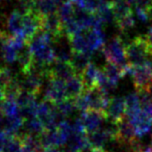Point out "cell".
<instances>
[{
  "mask_svg": "<svg viewBox=\"0 0 152 152\" xmlns=\"http://www.w3.org/2000/svg\"><path fill=\"white\" fill-rule=\"evenodd\" d=\"M53 37L49 32L41 30L29 42V49L34 59V65L41 69H49L56 61V54L53 46Z\"/></svg>",
  "mask_w": 152,
  "mask_h": 152,
  "instance_id": "cell-1",
  "label": "cell"
},
{
  "mask_svg": "<svg viewBox=\"0 0 152 152\" xmlns=\"http://www.w3.org/2000/svg\"><path fill=\"white\" fill-rule=\"evenodd\" d=\"M110 96L98 87L85 89L83 94L75 100L78 111L82 112L96 110L106 112Z\"/></svg>",
  "mask_w": 152,
  "mask_h": 152,
  "instance_id": "cell-2",
  "label": "cell"
},
{
  "mask_svg": "<svg viewBox=\"0 0 152 152\" xmlns=\"http://www.w3.org/2000/svg\"><path fill=\"white\" fill-rule=\"evenodd\" d=\"M102 53L108 63H111L119 66L126 74L130 73L131 66L126 57V45L119 36H115L109 43L103 46Z\"/></svg>",
  "mask_w": 152,
  "mask_h": 152,
  "instance_id": "cell-3",
  "label": "cell"
},
{
  "mask_svg": "<svg viewBox=\"0 0 152 152\" xmlns=\"http://www.w3.org/2000/svg\"><path fill=\"white\" fill-rule=\"evenodd\" d=\"M126 57L129 65L136 66L149 61L152 52L145 36H138L126 45Z\"/></svg>",
  "mask_w": 152,
  "mask_h": 152,
  "instance_id": "cell-4",
  "label": "cell"
},
{
  "mask_svg": "<svg viewBox=\"0 0 152 152\" xmlns=\"http://www.w3.org/2000/svg\"><path fill=\"white\" fill-rule=\"evenodd\" d=\"M137 91H149L152 88V62L132 66L130 73Z\"/></svg>",
  "mask_w": 152,
  "mask_h": 152,
  "instance_id": "cell-5",
  "label": "cell"
},
{
  "mask_svg": "<svg viewBox=\"0 0 152 152\" xmlns=\"http://www.w3.org/2000/svg\"><path fill=\"white\" fill-rule=\"evenodd\" d=\"M115 141L118 145L127 146L128 150L139 142V138L135 128L127 117L115 124Z\"/></svg>",
  "mask_w": 152,
  "mask_h": 152,
  "instance_id": "cell-6",
  "label": "cell"
},
{
  "mask_svg": "<svg viewBox=\"0 0 152 152\" xmlns=\"http://www.w3.org/2000/svg\"><path fill=\"white\" fill-rule=\"evenodd\" d=\"M44 91V99L53 104H58L67 99L65 81L54 77H49Z\"/></svg>",
  "mask_w": 152,
  "mask_h": 152,
  "instance_id": "cell-7",
  "label": "cell"
},
{
  "mask_svg": "<svg viewBox=\"0 0 152 152\" xmlns=\"http://www.w3.org/2000/svg\"><path fill=\"white\" fill-rule=\"evenodd\" d=\"M78 118L79 122L82 123L86 134L98 130L99 128L102 127L103 123L108 121L106 112L96 110H88L82 112Z\"/></svg>",
  "mask_w": 152,
  "mask_h": 152,
  "instance_id": "cell-8",
  "label": "cell"
},
{
  "mask_svg": "<svg viewBox=\"0 0 152 152\" xmlns=\"http://www.w3.org/2000/svg\"><path fill=\"white\" fill-rule=\"evenodd\" d=\"M106 115L108 121L113 124H117L127 117V109L125 97L113 96L110 97V102L108 104Z\"/></svg>",
  "mask_w": 152,
  "mask_h": 152,
  "instance_id": "cell-9",
  "label": "cell"
},
{
  "mask_svg": "<svg viewBox=\"0 0 152 152\" xmlns=\"http://www.w3.org/2000/svg\"><path fill=\"white\" fill-rule=\"evenodd\" d=\"M42 30L49 32L53 39L65 34L62 21L56 13L42 15Z\"/></svg>",
  "mask_w": 152,
  "mask_h": 152,
  "instance_id": "cell-10",
  "label": "cell"
},
{
  "mask_svg": "<svg viewBox=\"0 0 152 152\" xmlns=\"http://www.w3.org/2000/svg\"><path fill=\"white\" fill-rule=\"evenodd\" d=\"M75 75L78 74L76 73L71 62H62L56 60L49 67V77H54L67 81Z\"/></svg>",
  "mask_w": 152,
  "mask_h": 152,
  "instance_id": "cell-11",
  "label": "cell"
},
{
  "mask_svg": "<svg viewBox=\"0 0 152 152\" xmlns=\"http://www.w3.org/2000/svg\"><path fill=\"white\" fill-rule=\"evenodd\" d=\"M134 126L139 139L149 134L152 130V119L142 110L133 117L127 118Z\"/></svg>",
  "mask_w": 152,
  "mask_h": 152,
  "instance_id": "cell-12",
  "label": "cell"
},
{
  "mask_svg": "<svg viewBox=\"0 0 152 152\" xmlns=\"http://www.w3.org/2000/svg\"><path fill=\"white\" fill-rule=\"evenodd\" d=\"M65 88L67 98L74 101L81 96L85 90V83L81 75H75L65 81Z\"/></svg>",
  "mask_w": 152,
  "mask_h": 152,
  "instance_id": "cell-13",
  "label": "cell"
},
{
  "mask_svg": "<svg viewBox=\"0 0 152 152\" xmlns=\"http://www.w3.org/2000/svg\"><path fill=\"white\" fill-rule=\"evenodd\" d=\"M8 32L13 37L21 38L26 41L25 36L22 32V11H14L9 18H7L6 22Z\"/></svg>",
  "mask_w": 152,
  "mask_h": 152,
  "instance_id": "cell-14",
  "label": "cell"
},
{
  "mask_svg": "<svg viewBox=\"0 0 152 152\" xmlns=\"http://www.w3.org/2000/svg\"><path fill=\"white\" fill-rule=\"evenodd\" d=\"M100 72H101V69L95 64L91 62L82 74V78L83 80V83H85V89H91V88L97 87Z\"/></svg>",
  "mask_w": 152,
  "mask_h": 152,
  "instance_id": "cell-15",
  "label": "cell"
},
{
  "mask_svg": "<svg viewBox=\"0 0 152 152\" xmlns=\"http://www.w3.org/2000/svg\"><path fill=\"white\" fill-rule=\"evenodd\" d=\"M92 55L86 53H74L73 57L71 59V64L73 66L76 73L81 75L83 73V71L86 69V67L89 66L91 63Z\"/></svg>",
  "mask_w": 152,
  "mask_h": 152,
  "instance_id": "cell-16",
  "label": "cell"
},
{
  "mask_svg": "<svg viewBox=\"0 0 152 152\" xmlns=\"http://www.w3.org/2000/svg\"><path fill=\"white\" fill-rule=\"evenodd\" d=\"M62 0H36V12L40 15H46L56 13L61 5Z\"/></svg>",
  "mask_w": 152,
  "mask_h": 152,
  "instance_id": "cell-17",
  "label": "cell"
},
{
  "mask_svg": "<svg viewBox=\"0 0 152 152\" xmlns=\"http://www.w3.org/2000/svg\"><path fill=\"white\" fill-rule=\"evenodd\" d=\"M125 102H126V109H127V118L133 117L136 114L139 113L142 109V102L139 98V94L137 93H129L125 96Z\"/></svg>",
  "mask_w": 152,
  "mask_h": 152,
  "instance_id": "cell-18",
  "label": "cell"
},
{
  "mask_svg": "<svg viewBox=\"0 0 152 152\" xmlns=\"http://www.w3.org/2000/svg\"><path fill=\"white\" fill-rule=\"evenodd\" d=\"M102 70L104 71V73L107 76V78L110 80V82H113L115 85H118L119 81L125 76V72L122 69H120L119 66H117L114 64L111 63H106L104 65Z\"/></svg>",
  "mask_w": 152,
  "mask_h": 152,
  "instance_id": "cell-19",
  "label": "cell"
},
{
  "mask_svg": "<svg viewBox=\"0 0 152 152\" xmlns=\"http://www.w3.org/2000/svg\"><path fill=\"white\" fill-rule=\"evenodd\" d=\"M23 127L25 128V134L36 136V137H40L46 131L44 123L37 117L25 119L24 126Z\"/></svg>",
  "mask_w": 152,
  "mask_h": 152,
  "instance_id": "cell-20",
  "label": "cell"
},
{
  "mask_svg": "<svg viewBox=\"0 0 152 152\" xmlns=\"http://www.w3.org/2000/svg\"><path fill=\"white\" fill-rule=\"evenodd\" d=\"M96 14H97L100 20H101L103 26L106 24H110L111 22H114L113 4H111L110 1H107L101 8H100Z\"/></svg>",
  "mask_w": 152,
  "mask_h": 152,
  "instance_id": "cell-21",
  "label": "cell"
},
{
  "mask_svg": "<svg viewBox=\"0 0 152 152\" xmlns=\"http://www.w3.org/2000/svg\"><path fill=\"white\" fill-rule=\"evenodd\" d=\"M75 7H74V4L72 3L69 0H66L65 2H63L59 9L57 11V14L60 18L61 21H62V24L66 23L67 21L71 20L72 18H74L75 15Z\"/></svg>",
  "mask_w": 152,
  "mask_h": 152,
  "instance_id": "cell-22",
  "label": "cell"
},
{
  "mask_svg": "<svg viewBox=\"0 0 152 152\" xmlns=\"http://www.w3.org/2000/svg\"><path fill=\"white\" fill-rule=\"evenodd\" d=\"M9 39L1 45V53L4 61L8 64H13L14 62L18 61L19 52L14 48L9 42Z\"/></svg>",
  "mask_w": 152,
  "mask_h": 152,
  "instance_id": "cell-23",
  "label": "cell"
},
{
  "mask_svg": "<svg viewBox=\"0 0 152 152\" xmlns=\"http://www.w3.org/2000/svg\"><path fill=\"white\" fill-rule=\"evenodd\" d=\"M56 109L59 112L64 118H66L72 115L75 111H78L77 107H76V103L74 100H71V99H65L62 102L56 104Z\"/></svg>",
  "mask_w": 152,
  "mask_h": 152,
  "instance_id": "cell-24",
  "label": "cell"
},
{
  "mask_svg": "<svg viewBox=\"0 0 152 152\" xmlns=\"http://www.w3.org/2000/svg\"><path fill=\"white\" fill-rule=\"evenodd\" d=\"M2 152H23V145L21 136L14 135L4 145Z\"/></svg>",
  "mask_w": 152,
  "mask_h": 152,
  "instance_id": "cell-25",
  "label": "cell"
},
{
  "mask_svg": "<svg viewBox=\"0 0 152 152\" xmlns=\"http://www.w3.org/2000/svg\"><path fill=\"white\" fill-rule=\"evenodd\" d=\"M114 23H115V25L117 26L118 29L120 30V32H122V33L123 32H127L135 26L136 17L133 12H132L129 15H127L126 17H124L123 18L119 19L117 21H115Z\"/></svg>",
  "mask_w": 152,
  "mask_h": 152,
  "instance_id": "cell-26",
  "label": "cell"
},
{
  "mask_svg": "<svg viewBox=\"0 0 152 152\" xmlns=\"http://www.w3.org/2000/svg\"><path fill=\"white\" fill-rule=\"evenodd\" d=\"M135 10H136V17L138 18L139 20H141L142 22H147L150 19L152 10L139 8V7H136Z\"/></svg>",
  "mask_w": 152,
  "mask_h": 152,
  "instance_id": "cell-27",
  "label": "cell"
},
{
  "mask_svg": "<svg viewBox=\"0 0 152 152\" xmlns=\"http://www.w3.org/2000/svg\"><path fill=\"white\" fill-rule=\"evenodd\" d=\"M145 38L146 39L147 43H148V45L151 49V52H152V25H150L148 27V29L146 31V34L145 36Z\"/></svg>",
  "mask_w": 152,
  "mask_h": 152,
  "instance_id": "cell-28",
  "label": "cell"
},
{
  "mask_svg": "<svg viewBox=\"0 0 152 152\" xmlns=\"http://www.w3.org/2000/svg\"><path fill=\"white\" fill-rule=\"evenodd\" d=\"M69 1H71L72 3L74 4V5H76V6L79 7V8H82V9H83V8H85V0H69Z\"/></svg>",
  "mask_w": 152,
  "mask_h": 152,
  "instance_id": "cell-29",
  "label": "cell"
},
{
  "mask_svg": "<svg viewBox=\"0 0 152 152\" xmlns=\"http://www.w3.org/2000/svg\"><path fill=\"white\" fill-rule=\"evenodd\" d=\"M4 101H5V93H4L3 88L0 87V109L2 108Z\"/></svg>",
  "mask_w": 152,
  "mask_h": 152,
  "instance_id": "cell-30",
  "label": "cell"
},
{
  "mask_svg": "<svg viewBox=\"0 0 152 152\" xmlns=\"http://www.w3.org/2000/svg\"><path fill=\"white\" fill-rule=\"evenodd\" d=\"M79 152H105V151H99V150H96L94 148H91L90 146H87V147H85V149H82V151H79Z\"/></svg>",
  "mask_w": 152,
  "mask_h": 152,
  "instance_id": "cell-31",
  "label": "cell"
},
{
  "mask_svg": "<svg viewBox=\"0 0 152 152\" xmlns=\"http://www.w3.org/2000/svg\"><path fill=\"white\" fill-rule=\"evenodd\" d=\"M43 152H63L59 148H45L43 150Z\"/></svg>",
  "mask_w": 152,
  "mask_h": 152,
  "instance_id": "cell-32",
  "label": "cell"
},
{
  "mask_svg": "<svg viewBox=\"0 0 152 152\" xmlns=\"http://www.w3.org/2000/svg\"><path fill=\"white\" fill-rule=\"evenodd\" d=\"M138 0H127V2L130 4V5H136Z\"/></svg>",
  "mask_w": 152,
  "mask_h": 152,
  "instance_id": "cell-33",
  "label": "cell"
},
{
  "mask_svg": "<svg viewBox=\"0 0 152 152\" xmlns=\"http://www.w3.org/2000/svg\"><path fill=\"white\" fill-rule=\"evenodd\" d=\"M4 118V115H3V113H2V111L1 109H0V124H1V122H2V119Z\"/></svg>",
  "mask_w": 152,
  "mask_h": 152,
  "instance_id": "cell-34",
  "label": "cell"
},
{
  "mask_svg": "<svg viewBox=\"0 0 152 152\" xmlns=\"http://www.w3.org/2000/svg\"><path fill=\"white\" fill-rule=\"evenodd\" d=\"M149 94H150V97H151V99H152V88H151L150 91H149Z\"/></svg>",
  "mask_w": 152,
  "mask_h": 152,
  "instance_id": "cell-35",
  "label": "cell"
},
{
  "mask_svg": "<svg viewBox=\"0 0 152 152\" xmlns=\"http://www.w3.org/2000/svg\"><path fill=\"white\" fill-rule=\"evenodd\" d=\"M111 2H118V1H122V0H110Z\"/></svg>",
  "mask_w": 152,
  "mask_h": 152,
  "instance_id": "cell-36",
  "label": "cell"
},
{
  "mask_svg": "<svg viewBox=\"0 0 152 152\" xmlns=\"http://www.w3.org/2000/svg\"><path fill=\"white\" fill-rule=\"evenodd\" d=\"M4 1H6V0H0V3H1V2H4Z\"/></svg>",
  "mask_w": 152,
  "mask_h": 152,
  "instance_id": "cell-37",
  "label": "cell"
},
{
  "mask_svg": "<svg viewBox=\"0 0 152 152\" xmlns=\"http://www.w3.org/2000/svg\"><path fill=\"white\" fill-rule=\"evenodd\" d=\"M151 145H152V136H151Z\"/></svg>",
  "mask_w": 152,
  "mask_h": 152,
  "instance_id": "cell-38",
  "label": "cell"
}]
</instances>
